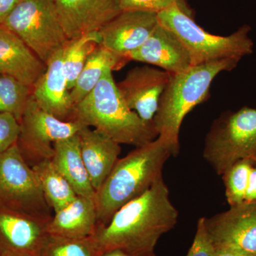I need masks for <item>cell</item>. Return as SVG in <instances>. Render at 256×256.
Masks as SVG:
<instances>
[{
	"mask_svg": "<svg viewBox=\"0 0 256 256\" xmlns=\"http://www.w3.org/2000/svg\"><path fill=\"white\" fill-rule=\"evenodd\" d=\"M178 210L172 203L162 176L152 188L120 207L94 236L100 252L124 249L133 252H154L158 240L176 223Z\"/></svg>",
	"mask_w": 256,
	"mask_h": 256,
	"instance_id": "6da1fadb",
	"label": "cell"
},
{
	"mask_svg": "<svg viewBox=\"0 0 256 256\" xmlns=\"http://www.w3.org/2000/svg\"><path fill=\"white\" fill-rule=\"evenodd\" d=\"M172 156L174 154L171 146L158 136L119 158L96 193L98 226L106 225L120 207L150 190L162 176L165 162Z\"/></svg>",
	"mask_w": 256,
	"mask_h": 256,
	"instance_id": "7a4b0ae2",
	"label": "cell"
},
{
	"mask_svg": "<svg viewBox=\"0 0 256 256\" xmlns=\"http://www.w3.org/2000/svg\"><path fill=\"white\" fill-rule=\"evenodd\" d=\"M74 120L120 144L142 146L159 136L154 124H146L128 107L110 69L106 70L94 90L76 106Z\"/></svg>",
	"mask_w": 256,
	"mask_h": 256,
	"instance_id": "3957f363",
	"label": "cell"
},
{
	"mask_svg": "<svg viewBox=\"0 0 256 256\" xmlns=\"http://www.w3.org/2000/svg\"><path fill=\"white\" fill-rule=\"evenodd\" d=\"M240 60H223L193 66L185 72L172 74L153 124L160 137L171 146L174 156L180 152V128L184 118L210 96L212 82L223 72L233 70Z\"/></svg>",
	"mask_w": 256,
	"mask_h": 256,
	"instance_id": "277c9868",
	"label": "cell"
},
{
	"mask_svg": "<svg viewBox=\"0 0 256 256\" xmlns=\"http://www.w3.org/2000/svg\"><path fill=\"white\" fill-rule=\"evenodd\" d=\"M158 18L160 24L173 32L188 50L193 66L218 60H240L254 52L250 26L244 25L229 36L212 34L195 22L182 1L158 14Z\"/></svg>",
	"mask_w": 256,
	"mask_h": 256,
	"instance_id": "5b68a950",
	"label": "cell"
},
{
	"mask_svg": "<svg viewBox=\"0 0 256 256\" xmlns=\"http://www.w3.org/2000/svg\"><path fill=\"white\" fill-rule=\"evenodd\" d=\"M256 154V109L246 106L216 120L205 139L204 156L217 174Z\"/></svg>",
	"mask_w": 256,
	"mask_h": 256,
	"instance_id": "8992f818",
	"label": "cell"
},
{
	"mask_svg": "<svg viewBox=\"0 0 256 256\" xmlns=\"http://www.w3.org/2000/svg\"><path fill=\"white\" fill-rule=\"evenodd\" d=\"M3 24L46 65L69 41L54 0H20Z\"/></svg>",
	"mask_w": 256,
	"mask_h": 256,
	"instance_id": "52a82bcc",
	"label": "cell"
},
{
	"mask_svg": "<svg viewBox=\"0 0 256 256\" xmlns=\"http://www.w3.org/2000/svg\"><path fill=\"white\" fill-rule=\"evenodd\" d=\"M0 206L48 220L54 215L16 143L0 154Z\"/></svg>",
	"mask_w": 256,
	"mask_h": 256,
	"instance_id": "ba28073f",
	"label": "cell"
},
{
	"mask_svg": "<svg viewBox=\"0 0 256 256\" xmlns=\"http://www.w3.org/2000/svg\"><path fill=\"white\" fill-rule=\"evenodd\" d=\"M18 146L24 159L33 166L54 154V144L78 134L85 124L64 121L42 110L31 96L20 121Z\"/></svg>",
	"mask_w": 256,
	"mask_h": 256,
	"instance_id": "9c48e42d",
	"label": "cell"
},
{
	"mask_svg": "<svg viewBox=\"0 0 256 256\" xmlns=\"http://www.w3.org/2000/svg\"><path fill=\"white\" fill-rule=\"evenodd\" d=\"M216 248H226L256 256V201L244 202L205 218Z\"/></svg>",
	"mask_w": 256,
	"mask_h": 256,
	"instance_id": "30bf717a",
	"label": "cell"
},
{
	"mask_svg": "<svg viewBox=\"0 0 256 256\" xmlns=\"http://www.w3.org/2000/svg\"><path fill=\"white\" fill-rule=\"evenodd\" d=\"M171 76L166 70L150 66L134 67L117 86L128 107L146 124H154L160 97Z\"/></svg>",
	"mask_w": 256,
	"mask_h": 256,
	"instance_id": "8fae6325",
	"label": "cell"
},
{
	"mask_svg": "<svg viewBox=\"0 0 256 256\" xmlns=\"http://www.w3.org/2000/svg\"><path fill=\"white\" fill-rule=\"evenodd\" d=\"M158 24L156 13L122 11L99 31L100 44L129 60V56L142 46Z\"/></svg>",
	"mask_w": 256,
	"mask_h": 256,
	"instance_id": "7c38bea8",
	"label": "cell"
},
{
	"mask_svg": "<svg viewBox=\"0 0 256 256\" xmlns=\"http://www.w3.org/2000/svg\"><path fill=\"white\" fill-rule=\"evenodd\" d=\"M50 220L0 206V255L38 256L48 236Z\"/></svg>",
	"mask_w": 256,
	"mask_h": 256,
	"instance_id": "4fadbf2b",
	"label": "cell"
},
{
	"mask_svg": "<svg viewBox=\"0 0 256 256\" xmlns=\"http://www.w3.org/2000/svg\"><path fill=\"white\" fill-rule=\"evenodd\" d=\"M67 38L99 32L121 12L120 0H54Z\"/></svg>",
	"mask_w": 256,
	"mask_h": 256,
	"instance_id": "5bb4252c",
	"label": "cell"
},
{
	"mask_svg": "<svg viewBox=\"0 0 256 256\" xmlns=\"http://www.w3.org/2000/svg\"><path fill=\"white\" fill-rule=\"evenodd\" d=\"M65 46L48 60L44 73L32 87V96L42 110L62 120L74 121L76 106L64 68Z\"/></svg>",
	"mask_w": 256,
	"mask_h": 256,
	"instance_id": "9a60e30c",
	"label": "cell"
},
{
	"mask_svg": "<svg viewBox=\"0 0 256 256\" xmlns=\"http://www.w3.org/2000/svg\"><path fill=\"white\" fill-rule=\"evenodd\" d=\"M128 58L159 67L171 74L182 73L193 66L190 53L183 44L160 23L142 46Z\"/></svg>",
	"mask_w": 256,
	"mask_h": 256,
	"instance_id": "2e32d148",
	"label": "cell"
},
{
	"mask_svg": "<svg viewBox=\"0 0 256 256\" xmlns=\"http://www.w3.org/2000/svg\"><path fill=\"white\" fill-rule=\"evenodd\" d=\"M46 69L18 36L0 24V74L9 75L33 87Z\"/></svg>",
	"mask_w": 256,
	"mask_h": 256,
	"instance_id": "e0dca14e",
	"label": "cell"
},
{
	"mask_svg": "<svg viewBox=\"0 0 256 256\" xmlns=\"http://www.w3.org/2000/svg\"><path fill=\"white\" fill-rule=\"evenodd\" d=\"M78 136L82 160L96 193L118 160L120 144L86 126L80 130Z\"/></svg>",
	"mask_w": 256,
	"mask_h": 256,
	"instance_id": "ac0fdd59",
	"label": "cell"
},
{
	"mask_svg": "<svg viewBox=\"0 0 256 256\" xmlns=\"http://www.w3.org/2000/svg\"><path fill=\"white\" fill-rule=\"evenodd\" d=\"M98 218L95 198L77 196L66 206L55 212L47 226L48 234L68 238L94 237Z\"/></svg>",
	"mask_w": 256,
	"mask_h": 256,
	"instance_id": "d6986e66",
	"label": "cell"
},
{
	"mask_svg": "<svg viewBox=\"0 0 256 256\" xmlns=\"http://www.w3.org/2000/svg\"><path fill=\"white\" fill-rule=\"evenodd\" d=\"M52 160L78 196L95 198L96 191L82 160L78 134L56 142Z\"/></svg>",
	"mask_w": 256,
	"mask_h": 256,
	"instance_id": "ffe728a7",
	"label": "cell"
},
{
	"mask_svg": "<svg viewBox=\"0 0 256 256\" xmlns=\"http://www.w3.org/2000/svg\"><path fill=\"white\" fill-rule=\"evenodd\" d=\"M128 62L127 58L114 54L101 44L98 45L89 55L75 86L70 90L74 105L76 106L94 90L106 70H118Z\"/></svg>",
	"mask_w": 256,
	"mask_h": 256,
	"instance_id": "44dd1931",
	"label": "cell"
},
{
	"mask_svg": "<svg viewBox=\"0 0 256 256\" xmlns=\"http://www.w3.org/2000/svg\"><path fill=\"white\" fill-rule=\"evenodd\" d=\"M44 196L54 213L66 206L76 198L72 185L56 168L52 159L32 166Z\"/></svg>",
	"mask_w": 256,
	"mask_h": 256,
	"instance_id": "7402d4cb",
	"label": "cell"
},
{
	"mask_svg": "<svg viewBox=\"0 0 256 256\" xmlns=\"http://www.w3.org/2000/svg\"><path fill=\"white\" fill-rule=\"evenodd\" d=\"M98 44H100L99 32H92L68 41L65 46L64 68L69 90H72L75 86L89 55Z\"/></svg>",
	"mask_w": 256,
	"mask_h": 256,
	"instance_id": "603a6c76",
	"label": "cell"
},
{
	"mask_svg": "<svg viewBox=\"0 0 256 256\" xmlns=\"http://www.w3.org/2000/svg\"><path fill=\"white\" fill-rule=\"evenodd\" d=\"M32 94V87L0 74V112L12 114L20 122Z\"/></svg>",
	"mask_w": 256,
	"mask_h": 256,
	"instance_id": "cb8c5ba5",
	"label": "cell"
},
{
	"mask_svg": "<svg viewBox=\"0 0 256 256\" xmlns=\"http://www.w3.org/2000/svg\"><path fill=\"white\" fill-rule=\"evenodd\" d=\"M94 237L68 238L48 235L37 256H99Z\"/></svg>",
	"mask_w": 256,
	"mask_h": 256,
	"instance_id": "d4e9b609",
	"label": "cell"
},
{
	"mask_svg": "<svg viewBox=\"0 0 256 256\" xmlns=\"http://www.w3.org/2000/svg\"><path fill=\"white\" fill-rule=\"evenodd\" d=\"M254 163L250 159L240 160L229 166L222 174L229 206H235L245 202L249 176Z\"/></svg>",
	"mask_w": 256,
	"mask_h": 256,
	"instance_id": "484cf974",
	"label": "cell"
},
{
	"mask_svg": "<svg viewBox=\"0 0 256 256\" xmlns=\"http://www.w3.org/2000/svg\"><path fill=\"white\" fill-rule=\"evenodd\" d=\"M216 250L214 244L207 230L205 217H202L197 224L194 239L186 256H215Z\"/></svg>",
	"mask_w": 256,
	"mask_h": 256,
	"instance_id": "4316f807",
	"label": "cell"
},
{
	"mask_svg": "<svg viewBox=\"0 0 256 256\" xmlns=\"http://www.w3.org/2000/svg\"><path fill=\"white\" fill-rule=\"evenodd\" d=\"M20 126L14 116L0 112V154L18 142Z\"/></svg>",
	"mask_w": 256,
	"mask_h": 256,
	"instance_id": "83f0119b",
	"label": "cell"
},
{
	"mask_svg": "<svg viewBox=\"0 0 256 256\" xmlns=\"http://www.w3.org/2000/svg\"><path fill=\"white\" fill-rule=\"evenodd\" d=\"M180 0H120L121 11L149 12L159 14Z\"/></svg>",
	"mask_w": 256,
	"mask_h": 256,
	"instance_id": "f1b7e54d",
	"label": "cell"
},
{
	"mask_svg": "<svg viewBox=\"0 0 256 256\" xmlns=\"http://www.w3.org/2000/svg\"><path fill=\"white\" fill-rule=\"evenodd\" d=\"M254 201H256V163H254L250 170L245 200V202Z\"/></svg>",
	"mask_w": 256,
	"mask_h": 256,
	"instance_id": "f546056e",
	"label": "cell"
},
{
	"mask_svg": "<svg viewBox=\"0 0 256 256\" xmlns=\"http://www.w3.org/2000/svg\"><path fill=\"white\" fill-rule=\"evenodd\" d=\"M20 0H0V24H3Z\"/></svg>",
	"mask_w": 256,
	"mask_h": 256,
	"instance_id": "4dcf8cb0",
	"label": "cell"
},
{
	"mask_svg": "<svg viewBox=\"0 0 256 256\" xmlns=\"http://www.w3.org/2000/svg\"><path fill=\"white\" fill-rule=\"evenodd\" d=\"M99 256H156V254L154 252H149V254H139V252H128L124 249L116 248L102 252Z\"/></svg>",
	"mask_w": 256,
	"mask_h": 256,
	"instance_id": "1f68e13d",
	"label": "cell"
},
{
	"mask_svg": "<svg viewBox=\"0 0 256 256\" xmlns=\"http://www.w3.org/2000/svg\"><path fill=\"white\" fill-rule=\"evenodd\" d=\"M215 256H252L226 248H216Z\"/></svg>",
	"mask_w": 256,
	"mask_h": 256,
	"instance_id": "d6a6232c",
	"label": "cell"
},
{
	"mask_svg": "<svg viewBox=\"0 0 256 256\" xmlns=\"http://www.w3.org/2000/svg\"><path fill=\"white\" fill-rule=\"evenodd\" d=\"M0 256H35L25 255V254H10V252H5V254H1V255H0Z\"/></svg>",
	"mask_w": 256,
	"mask_h": 256,
	"instance_id": "836d02e7",
	"label": "cell"
},
{
	"mask_svg": "<svg viewBox=\"0 0 256 256\" xmlns=\"http://www.w3.org/2000/svg\"><path fill=\"white\" fill-rule=\"evenodd\" d=\"M252 161H254V163H256V154L254 156V158L252 159Z\"/></svg>",
	"mask_w": 256,
	"mask_h": 256,
	"instance_id": "e575fe53",
	"label": "cell"
}]
</instances>
